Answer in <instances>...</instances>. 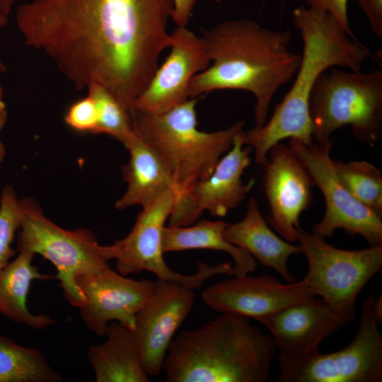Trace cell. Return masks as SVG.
<instances>
[{
    "label": "cell",
    "mask_w": 382,
    "mask_h": 382,
    "mask_svg": "<svg viewBox=\"0 0 382 382\" xmlns=\"http://www.w3.org/2000/svg\"><path fill=\"white\" fill-rule=\"evenodd\" d=\"M103 343L92 345L88 359L97 382H149L139 347L132 330L110 322Z\"/></svg>",
    "instance_id": "21"
},
{
    "label": "cell",
    "mask_w": 382,
    "mask_h": 382,
    "mask_svg": "<svg viewBox=\"0 0 382 382\" xmlns=\"http://www.w3.org/2000/svg\"><path fill=\"white\" fill-rule=\"evenodd\" d=\"M229 277L201 294L204 304L219 313H237L257 320L288 305L316 296L302 279L282 283L269 274Z\"/></svg>",
    "instance_id": "17"
},
{
    "label": "cell",
    "mask_w": 382,
    "mask_h": 382,
    "mask_svg": "<svg viewBox=\"0 0 382 382\" xmlns=\"http://www.w3.org/2000/svg\"><path fill=\"white\" fill-rule=\"evenodd\" d=\"M332 145V140L306 145L289 139V146L308 170L325 202L324 216L313 226L312 233L325 239L340 228L362 236L369 245H382V217L357 201L340 182L330 157Z\"/></svg>",
    "instance_id": "11"
},
{
    "label": "cell",
    "mask_w": 382,
    "mask_h": 382,
    "mask_svg": "<svg viewBox=\"0 0 382 382\" xmlns=\"http://www.w3.org/2000/svg\"><path fill=\"white\" fill-rule=\"evenodd\" d=\"M227 223L201 220L186 226H166L163 233L164 253L195 249H209L228 254L233 262V275L254 272L257 262L243 248L229 243L224 236Z\"/></svg>",
    "instance_id": "23"
},
{
    "label": "cell",
    "mask_w": 382,
    "mask_h": 382,
    "mask_svg": "<svg viewBox=\"0 0 382 382\" xmlns=\"http://www.w3.org/2000/svg\"><path fill=\"white\" fill-rule=\"evenodd\" d=\"M76 282L85 297L79 308L87 328L98 337L105 335L110 322L133 331L136 316L151 295L155 282L136 280L111 267L78 275Z\"/></svg>",
    "instance_id": "14"
},
{
    "label": "cell",
    "mask_w": 382,
    "mask_h": 382,
    "mask_svg": "<svg viewBox=\"0 0 382 382\" xmlns=\"http://www.w3.org/2000/svg\"><path fill=\"white\" fill-rule=\"evenodd\" d=\"M373 295L364 301L360 322L352 340L328 354L318 351L299 359H279L277 382L382 381L381 323L374 311Z\"/></svg>",
    "instance_id": "10"
},
{
    "label": "cell",
    "mask_w": 382,
    "mask_h": 382,
    "mask_svg": "<svg viewBox=\"0 0 382 382\" xmlns=\"http://www.w3.org/2000/svg\"><path fill=\"white\" fill-rule=\"evenodd\" d=\"M244 130L235 138L232 147L219 160L212 173L197 181L174 202L168 218L170 226H186L195 223L204 212L224 217L245 199L255 185L242 181L251 163V146L243 141Z\"/></svg>",
    "instance_id": "12"
},
{
    "label": "cell",
    "mask_w": 382,
    "mask_h": 382,
    "mask_svg": "<svg viewBox=\"0 0 382 382\" xmlns=\"http://www.w3.org/2000/svg\"><path fill=\"white\" fill-rule=\"evenodd\" d=\"M224 236L229 243L247 251L262 266L272 269L286 282H295L289 270L288 261L291 255L301 253V247L274 233L262 216L255 198L249 199L242 220L227 224Z\"/></svg>",
    "instance_id": "19"
},
{
    "label": "cell",
    "mask_w": 382,
    "mask_h": 382,
    "mask_svg": "<svg viewBox=\"0 0 382 382\" xmlns=\"http://www.w3.org/2000/svg\"><path fill=\"white\" fill-rule=\"evenodd\" d=\"M174 202L175 192L171 190L142 207L125 238L103 245L106 260H115L116 270L122 275L149 272L158 279L175 282L192 290L215 275L233 276L232 261L214 265L199 261L197 271L192 274H180L168 267L163 258V233Z\"/></svg>",
    "instance_id": "9"
},
{
    "label": "cell",
    "mask_w": 382,
    "mask_h": 382,
    "mask_svg": "<svg viewBox=\"0 0 382 382\" xmlns=\"http://www.w3.org/2000/svg\"><path fill=\"white\" fill-rule=\"evenodd\" d=\"M21 202L22 219L17 231L16 251L37 254L52 262L64 297L71 306L79 308L85 303V297L76 277L110 267L103 245L89 229H64L45 216L33 199L23 198Z\"/></svg>",
    "instance_id": "7"
},
{
    "label": "cell",
    "mask_w": 382,
    "mask_h": 382,
    "mask_svg": "<svg viewBox=\"0 0 382 382\" xmlns=\"http://www.w3.org/2000/svg\"><path fill=\"white\" fill-rule=\"evenodd\" d=\"M154 291L136 316L132 331L141 364L149 376L163 370L166 356L177 330L191 312L195 294L177 282L157 278Z\"/></svg>",
    "instance_id": "15"
},
{
    "label": "cell",
    "mask_w": 382,
    "mask_h": 382,
    "mask_svg": "<svg viewBox=\"0 0 382 382\" xmlns=\"http://www.w3.org/2000/svg\"><path fill=\"white\" fill-rule=\"evenodd\" d=\"M213 1L216 2V3H221V0H213Z\"/></svg>",
    "instance_id": "37"
},
{
    "label": "cell",
    "mask_w": 382,
    "mask_h": 382,
    "mask_svg": "<svg viewBox=\"0 0 382 382\" xmlns=\"http://www.w3.org/2000/svg\"><path fill=\"white\" fill-rule=\"evenodd\" d=\"M209 66L187 87L188 98L217 90H241L255 98L256 127L267 120L271 101L294 76L301 54L289 48V30H274L250 19L222 21L202 33Z\"/></svg>",
    "instance_id": "2"
},
{
    "label": "cell",
    "mask_w": 382,
    "mask_h": 382,
    "mask_svg": "<svg viewBox=\"0 0 382 382\" xmlns=\"http://www.w3.org/2000/svg\"><path fill=\"white\" fill-rule=\"evenodd\" d=\"M309 115L316 142L331 140L335 131L348 125L359 140L374 144L382 132V71L328 69L311 91Z\"/></svg>",
    "instance_id": "6"
},
{
    "label": "cell",
    "mask_w": 382,
    "mask_h": 382,
    "mask_svg": "<svg viewBox=\"0 0 382 382\" xmlns=\"http://www.w3.org/2000/svg\"><path fill=\"white\" fill-rule=\"evenodd\" d=\"M129 159L123 169L127 186L115 202V208L124 210L133 206L141 208L155 202L169 191L175 192L172 173L157 152L134 129L125 145Z\"/></svg>",
    "instance_id": "20"
},
{
    "label": "cell",
    "mask_w": 382,
    "mask_h": 382,
    "mask_svg": "<svg viewBox=\"0 0 382 382\" xmlns=\"http://www.w3.org/2000/svg\"><path fill=\"white\" fill-rule=\"evenodd\" d=\"M86 89L98 112L95 134L108 135L125 146L134 133L132 117L129 111L101 84L92 83Z\"/></svg>",
    "instance_id": "26"
},
{
    "label": "cell",
    "mask_w": 382,
    "mask_h": 382,
    "mask_svg": "<svg viewBox=\"0 0 382 382\" xmlns=\"http://www.w3.org/2000/svg\"><path fill=\"white\" fill-rule=\"evenodd\" d=\"M16 0H0V12L8 16Z\"/></svg>",
    "instance_id": "33"
},
{
    "label": "cell",
    "mask_w": 382,
    "mask_h": 382,
    "mask_svg": "<svg viewBox=\"0 0 382 382\" xmlns=\"http://www.w3.org/2000/svg\"><path fill=\"white\" fill-rule=\"evenodd\" d=\"M196 104L197 98H188L164 112L136 113L132 117L134 131L157 152L172 173L175 202L212 173L236 137L244 130L243 121L216 132L199 130Z\"/></svg>",
    "instance_id": "5"
},
{
    "label": "cell",
    "mask_w": 382,
    "mask_h": 382,
    "mask_svg": "<svg viewBox=\"0 0 382 382\" xmlns=\"http://www.w3.org/2000/svg\"><path fill=\"white\" fill-rule=\"evenodd\" d=\"M366 17L372 32L382 38V0H355Z\"/></svg>",
    "instance_id": "30"
},
{
    "label": "cell",
    "mask_w": 382,
    "mask_h": 382,
    "mask_svg": "<svg viewBox=\"0 0 382 382\" xmlns=\"http://www.w3.org/2000/svg\"><path fill=\"white\" fill-rule=\"evenodd\" d=\"M62 381L40 350L21 345L0 332V382Z\"/></svg>",
    "instance_id": "24"
},
{
    "label": "cell",
    "mask_w": 382,
    "mask_h": 382,
    "mask_svg": "<svg viewBox=\"0 0 382 382\" xmlns=\"http://www.w3.org/2000/svg\"><path fill=\"white\" fill-rule=\"evenodd\" d=\"M6 155V149L3 142L0 140V166L4 162Z\"/></svg>",
    "instance_id": "36"
},
{
    "label": "cell",
    "mask_w": 382,
    "mask_h": 382,
    "mask_svg": "<svg viewBox=\"0 0 382 382\" xmlns=\"http://www.w3.org/2000/svg\"><path fill=\"white\" fill-rule=\"evenodd\" d=\"M374 311L378 320L382 323V295L380 294L375 297Z\"/></svg>",
    "instance_id": "34"
},
{
    "label": "cell",
    "mask_w": 382,
    "mask_h": 382,
    "mask_svg": "<svg viewBox=\"0 0 382 382\" xmlns=\"http://www.w3.org/2000/svg\"><path fill=\"white\" fill-rule=\"evenodd\" d=\"M276 352L271 335L249 318L221 313L175 336L163 369L168 382H264Z\"/></svg>",
    "instance_id": "4"
},
{
    "label": "cell",
    "mask_w": 382,
    "mask_h": 382,
    "mask_svg": "<svg viewBox=\"0 0 382 382\" xmlns=\"http://www.w3.org/2000/svg\"><path fill=\"white\" fill-rule=\"evenodd\" d=\"M199 0H172L171 18L177 26H187L192 11Z\"/></svg>",
    "instance_id": "31"
},
{
    "label": "cell",
    "mask_w": 382,
    "mask_h": 382,
    "mask_svg": "<svg viewBox=\"0 0 382 382\" xmlns=\"http://www.w3.org/2000/svg\"><path fill=\"white\" fill-rule=\"evenodd\" d=\"M172 0H29L16 9L25 44L46 54L76 90L98 83L133 115L170 47Z\"/></svg>",
    "instance_id": "1"
},
{
    "label": "cell",
    "mask_w": 382,
    "mask_h": 382,
    "mask_svg": "<svg viewBox=\"0 0 382 382\" xmlns=\"http://www.w3.org/2000/svg\"><path fill=\"white\" fill-rule=\"evenodd\" d=\"M263 166L267 222L284 240L296 242L300 216L313 202L312 178L291 147L281 142L270 149Z\"/></svg>",
    "instance_id": "13"
},
{
    "label": "cell",
    "mask_w": 382,
    "mask_h": 382,
    "mask_svg": "<svg viewBox=\"0 0 382 382\" xmlns=\"http://www.w3.org/2000/svg\"><path fill=\"white\" fill-rule=\"evenodd\" d=\"M273 339L278 358L299 359L319 350L320 343L347 322L323 299L294 303L257 320Z\"/></svg>",
    "instance_id": "18"
},
{
    "label": "cell",
    "mask_w": 382,
    "mask_h": 382,
    "mask_svg": "<svg viewBox=\"0 0 382 382\" xmlns=\"http://www.w3.org/2000/svg\"><path fill=\"white\" fill-rule=\"evenodd\" d=\"M8 120V110L4 98V89L0 85V131L5 127Z\"/></svg>",
    "instance_id": "32"
},
{
    "label": "cell",
    "mask_w": 382,
    "mask_h": 382,
    "mask_svg": "<svg viewBox=\"0 0 382 382\" xmlns=\"http://www.w3.org/2000/svg\"><path fill=\"white\" fill-rule=\"evenodd\" d=\"M309 7L325 11L332 14L354 40L359 41L354 36L349 23L347 0H303Z\"/></svg>",
    "instance_id": "29"
},
{
    "label": "cell",
    "mask_w": 382,
    "mask_h": 382,
    "mask_svg": "<svg viewBox=\"0 0 382 382\" xmlns=\"http://www.w3.org/2000/svg\"><path fill=\"white\" fill-rule=\"evenodd\" d=\"M35 255L25 251L0 270V314L8 320L35 330L48 328L55 320L48 315L33 314L27 306L29 289L33 280L55 279L42 274L32 263Z\"/></svg>",
    "instance_id": "22"
},
{
    "label": "cell",
    "mask_w": 382,
    "mask_h": 382,
    "mask_svg": "<svg viewBox=\"0 0 382 382\" xmlns=\"http://www.w3.org/2000/svg\"><path fill=\"white\" fill-rule=\"evenodd\" d=\"M297 241L308 266L302 280L340 317L352 320L357 296L382 267V245L340 249L301 227Z\"/></svg>",
    "instance_id": "8"
},
{
    "label": "cell",
    "mask_w": 382,
    "mask_h": 382,
    "mask_svg": "<svg viewBox=\"0 0 382 382\" xmlns=\"http://www.w3.org/2000/svg\"><path fill=\"white\" fill-rule=\"evenodd\" d=\"M64 121L71 129L95 134L98 125V112L93 99L87 95L70 105Z\"/></svg>",
    "instance_id": "28"
},
{
    "label": "cell",
    "mask_w": 382,
    "mask_h": 382,
    "mask_svg": "<svg viewBox=\"0 0 382 382\" xmlns=\"http://www.w3.org/2000/svg\"><path fill=\"white\" fill-rule=\"evenodd\" d=\"M292 23L303 41L301 61L292 86L261 127L244 131L243 141L251 146L256 163L264 165L270 149L282 140L313 143L309 98L319 76L331 67L359 71L371 56L369 49L352 40L330 13L301 5L293 11Z\"/></svg>",
    "instance_id": "3"
},
{
    "label": "cell",
    "mask_w": 382,
    "mask_h": 382,
    "mask_svg": "<svg viewBox=\"0 0 382 382\" xmlns=\"http://www.w3.org/2000/svg\"><path fill=\"white\" fill-rule=\"evenodd\" d=\"M171 36L170 52L135 100L133 116L162 113L187 100L190 81L210 64L202 37L187 26H177Z\"/></svg>",
    "instance_id": "16"
},
{
    "label": "cell",
    "mask_w": 382,
    "mask_h": 382,
    "mask_svg": "<svg viewBox=\"0 0 382 382\" xmlns=\"http://www.w3.org/2000/svg\"><path fill=\"white\" fill-rule=\"evenodd\" d=\"M8 23V16L0 12V30L4 28ZM7 71L6 64L0 59V74L4 73Z\"/></svg>",
    "instance_id": "35"
},
{
    "label": "cell",
    "mask_w": 382,
    "mask_h": 382,
    "mask_svg": "<svg viewBox=\"0 0 382 382\" xmlns=\"http://www.w3.org/2000/svg\"><path fill=\"white\" fill-rule=\"evenodd\" d=\"M22 219L21 199L11 185H6L0 196V270L16 256L13 248L16 233Z\"/></svg>",
    "instance_id": "27"
},
{
    "label": "cell",
    "mask_w": 382,
    "mask_h": 382,
    "mask_svg": "<svg viewBox=\"0 0 382 382\" xmlns=\"http://www.w3.org/2000/svg\"><path fill=\"white\" fill-rule=\"evenodd\" d=\"M335 173L346 190L360 203L382 217V175L365 161H333Z\"/></svg>",
    "instance_id": "25"
}]
</instances>
